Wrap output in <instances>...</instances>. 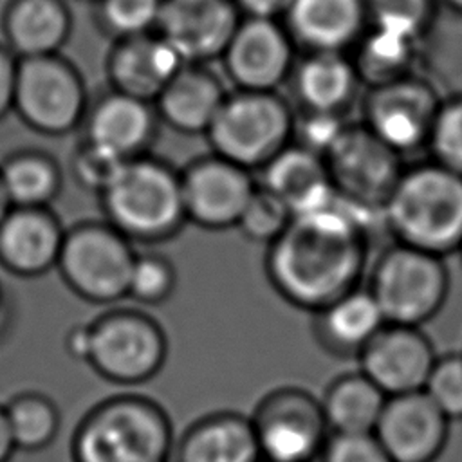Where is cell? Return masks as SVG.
Masks as SVG:
<instances>
[{"mask_svg":"<svg viewBox=\"0 0 462 462\" xmlns=\"http://www.w3.org/2000/svg\"><path fill=\"white\" fill-rule=\"evenodd\" d=\"M368 226L337 197L325 209L294 217L267 245L263 269L271 287L289 305L314 314L363 285Z\"/></svg>","mask_w":462,"mask_h":462,"instance_id":"cell-1","label":"cell"},{"mask_svg":"<svg viewBox=\"0 0 462 462\" xmlns=\"http://www.w3.org/2000/svg\"><path fill=\"white\" fill-rule=\"evenodd\" d=\"M173 424L161 402L121 393L94 404L78 422L72 462H171Z\"/></svg>","mask_w":462,"mask_h":462,"instance_id":"cell-2","label":"cell"},{"mask_svg":"<svg viewBox=\"0 0 462 462\" xmlns=\"http://www.w3.org/2000/svg\"><path fill=\"white\" fill-rule=\"evenodd\" d=\"M393 242L446 258L462 247V175L433 162L404 168L383 208Z\"/></svg>","mask_w":462,"mask_h":462,"instance_id":"cell-3","label":"cell"},{"mask_svg":"<svg viewBox=\"0 0 462 462\" xmlns=\"http://www.w3.org/2000/svg\"><path fill=\"white\" fill-rule=\"evenodd\" d=\"M67 350L101 379L137 386L152 381L168 359L162 325L143 309H110L67 334Z\"/></svg>","mask_w":462,"mask_h":462,"instance_id":"cell-4","label":"cell"},{"mask_svg":"<svg viewBox=\"0 0 462 462\" xmlns=\"http://www.w3.org/2000/svg\"><path fill=\"white\" fill-rule=\"evenodd\" d=\"M105 220L134 244H161L188 224L180 171L152 155L126 161L99 195Z\"/></svg>","mask_w":462,"mask_h":462,"instance_id":"cell-5","label":"cell"},{"mask_svg":"<svg viewBox=\"0 0 462 462\" xmlns=\"http://www.w3.org/2000/svg\"><path fill=\"white\" fill-rule=\"evenodd\" d=\"M365 285L386 323L422 327L442 310L449 273L442 256L393 242L370 265Z\"/></svg>","mask_w":462,"mask_h":462,"instance_id":"cell-6","label":"cell"},{"mask_svg":"<svg viewBox=\"0 0 462 462\" xmlns=\"http://www.w3.org/2000/svg\"><path fill=\"white\" fill-rule=\"evenodd\" d=\"M296 117L276 92L227 94L206 137L213 153L245 168L262 170L294 139Z\"/></svg>","mask_w":462,"mask_h":462,"instance_id":"cell-7","label":"cell"},{"mask_svg":"<svg viewBox=\"0 0 462 462\" xmlns=\"http://www.w3.org/2000/svg\"><path fill=\"white\" fill-rule=\"evenodd\" d=\"M137 253L135 244L106 220H87L65 231L56 269L76 296L112 305L128 298Z\"/></svg>","mask_w":462,"mask_h":462,"instance_id":"cell-8","label":"cell"},{"mask_svg":"<svg viewBox=\"0 0 462 462\" xmlns=\"http://www.w3.org/2000/svg\"><path fill=\"white\" fill-rule=\"evenodd\" d=\"M323 159L336 197L366 220L383 222V208L404 171L401 153L359 123L346 125Z\"/></svg>","mask_w":462,"mask_h":462,"instance_id":"cell-9","label":"cell"},{"mask_svg":"<svg viewBox=\"0 0 462 462\" xmlns=\"http://www.w3.org/2000/svg\"><path fill=\"white\" fill-rule=\"evenodd\" d=\"M90 99L79 69L63 54L18 61L13 112L31 130L61 137L83 125Z\"/></svg>","mask_w":462,"mask_h":462,"instance_id":"cell-10","label":"cell"},{"mask_svg":"<svg viewBox=\"0 0 462 462\" xmlns=\"http://www.w3.org/2000/svg\"><path fill=\"white\" fill-rule=\"evenodd\" d=\"M263 462H316L330 437L321 401L310 390H269L249 415Z\"/></svg>","mask_w":462,"mask_h":462,"instance_id":"cell-11","label":"cell"},{"mask_svg":"<svg viewBox=\"0 0 462 462\" xmlns=\"http://www.w3.org/2000/svg\"><path fill=\"white\" fill-rule=\"evenodd\" d=\"M442 99L433 83L411 74L368 88L363 101V125L402 155L428 146Z\"/></svg>","mask_w":462,"mask_h":462,"instance_id":"cell-12","label":"cell"},{"mask_svg":"<svg viewBox=\"0 0 462 462\" xmlns=\"http://www.w3.org/2000/svg\"><path fill=\"white\" fill-rule=\"evenodd\" d=\"M180 184L186 220L208 231L236 227L258 186L249 170L217 153L193 159Z\"/></svg>","mask_w":462,"mask_h":462,"instance_id":"cell-13","label":"cell"},{"mask_svg":"<svg viewBox=\"0 0 462 462\" xmlns=\"http://www.w3.org/2000/svg\"><path fill=\"white\" fill-rule=\"evenodd\" d=\"M294 47L280 20L244 16L220 60L236 90L276 92L294 70Z\"/></svg>","mask_w":462,"mask_h":462,"instance_id":"cell-14","label":"cell"},{"mask_svg":"<svg viewBox=\"0 0 462 462\" xmlns=\"http://www.w3.org/2000/svg\"><path fill=\"white\" fill-rule=\"evenodd\" d=\"M242 14L235 0H162L157 32L184 63L222 56Z\"/></svg>","mask_w":462,"mask_h":462,"instance_id":"cell-15","label":"cell"},{"mask_svg":"<svg viewBox=\"0 0 462 462\" xmlns=\"http://www.w3.org/2000/svg\"><path fill=\"white\" fill-rule=\"evenodd\" d=\"M451 420L419 390L388 397L374 435L392 462H437Z\"/></svg>","mask_w":462,"mask_h":462,"instance_id":"cell-16","label":"cell"},{"mask_svg":"<svg viewBox=\"0 0 462 462\" xmlns=\"http://www.w3.org/2000/svg\"><path fill=\"white\" fill-rule=\"evenodd\" d=\"M422 327L386 323L359 354V370L388 397L424 388L437 359Z\"/></svg>","mask_w":462,"mask_h":462,"instance_id":"cell-17","label":"cell"},{"mask_svg":"<svg viewBox=\"0 0 462 462\" xmlns=\"http://www.w3.org/2000/svg\"><path fill=\"white\" fill-rule=\"evenodd\" d=\"M65 231L51 208H11L0 222V265L22 278L52 271Z\"/></svg>","mask_w":462,"mask_h":462,"instance_id":"cell-18","label":"cell"},{"mask_svg":"<svg viewBox=\"0 0 462 462\" xmlns=\"http://www.w3.org/2000/svg\"><path fill=\"white\" fill-rule=\"evenodd\" d=\"M182 65L164 38L152 31L114 40L105 70L112 90L153 103Z\"/></svg>","mask_w":462,"mask_h":462,"instance_id":"cell-19","label":"cell"},{"mask_svg":"<svg viewBox=\"0 0 462 462\" xmlns=\"http://www.w3.org/2000/svg\"><path fill=\"white\" fill-rule=\"evenodd\" d=\"M157 121L153 103L110 88L90 101L83 121V139L132 161L148 155V146L157 135Z\"/></svg>","mask_w":462,"mask_h":462,"instance_id":"cell-20","label":"cell"},{"mask_svg":"<svg viewBox=\"0 0 462 462\" xmlns=\"http://www.w3.org/2000/svg\"><path fill=\"white\" fill-rule=\"evenodd\" d=\"M283 20L294 43L309 52H346L368 29L365 0H294Z\"/></svg>","mask_w":462,"mask_h":462,"instance_id":"cell-21","label":"cell"},{"mask_svg":"<svg viewBox=\"0 0 462 462\" xmlns=\"http://www.w3.org/2000/svg\"><path fill=\"white\" fill-rule=\"evenodd\" d=\"M227 92L204 63H184L153 101L159 119L180 134H206Z\"/></svg>","mask_w":462,"mask_h":462,"instance_id":"cell-22","label":"cell"},{"mask_svg":"<svg viewBox=\"0 0 462 462\" xmlns=\"http://www.w3.org/2000/svg\"><path fill=\"white\" fill-rule=\"evenodd\" d=\"M262 173L260 184L274 193L294 217L325 209L336 200L323 155L296 143L265 164Z\"/></svg>","mask_w":462,"mask_h":462,"instance_id":"cell-23","label":"cell"},{"mask_svg":"<svg viewBox=\"0 0 462 462\" xmlns=\"http://www.w3.org/2000/svg\"><path fill=\"white\" fill-rule=\"evenodd\" d=\"M171 462H263L249 415L220 410L193 420L175 440Z\"/></svg>","mask_w":462,"mask_h":462,"instance_id":"cell-24","label":"cell"},{"mask_svg":"<svg viewBox=\"0 0 462 462\" xmlns=\"http://www.w3.org/2000/svg\"><path fill=\"white\" fill-rule=\"evenodd\" d=\"M72 34L65 0H9L2 13V42L18 58L61 54Z\"/></svg>","mask_w":462,"mask_h":462,"instance_id":"cell-25","label":"cell"},{"mask_svg":"<svg viewBox=\"0 0 462 462\" xmlns=\"http://www.w3.org/2000/svg\"><path fill=\"white\" fill-rule=\"evenodd\" d=\"M386 319L366 285H359L314 312V336L336 357H359Z\"/></svg>","mask_w":462,"mask_h":462,"instance_id":"cell-26","label":"cell"},{"mask_svg":"<svg viewBox=\"0 0 462 462\" xmlns=\"http://www.w3.org/2000/svg\"><path fill=\"white\" fill-rule=\"evenodd\" d=\"M294 92L305 112L341 114L361 83L346 52L314 51L296 61Z\"/></svg>","mask_w":462,"mask_h":462,"instance_id":"cell-27","label":"cell"},{"mask_svg":"<svg viewBox=\"0 0 462 462\" xmlns=\"http://www.w3.org/2000/svg\"><path fill=\"white\" fill-rule=\"evenodd\" d=\"M388 395L361 370L334 377L319 395L330 433H374Z\"/></svg>","mask_w":462,"mask_h":462,"instance_id":"cell-28","label":"cell"},{"mask_svg":"<svg viewBox=\"0 0 462 462\" xmlns=\"http://www.w3.org/2000/svg\"><path fill=\"white\" fill-rule=\"evenodd\" d=\"M0 180L11 208H51L61 191L63 173L51 153L23 148L2 159Z\"/></svg>","mask_w":462,"mask_h":462,"instance_id":"cell-29","label":"cell"},{"mask_svg":"<svg viewBox=\"0 0 462 462\" xmlns=\"http://www.w3.org/2000/svg\"><path fill=\"white\" fill-rule=\"evenodd\" d=\"M419 43L368 27L356 43V56L352 58L359 81L372 88L415 74Z\"/></svg>","mask_w":462,"mask_h":462,"instance_id":"cell-30","label":"cell"},{"mask_svg":"<svg viewBox=\"0 0 462 462\" xmlns=\"http://www.w3.org/2000/svg\"><path fill=\"white\" fill-rule=\"evenodd\" d=\"M16 451H42L60 431V410L43 393L22 392L4 404Z\"/></svg>","mask_w":462,"mask_h":462,"instance_id":"cell-31","label":"cell"},{"mask_svg":"<svg viewBox=\"0 0 462 462\" xmlns=\"http://www.w3.org/2000/svg\"><path fill=\"white\" fill-rule=\"evenodd\" d=\"M368 27L422 42L433 25L437 0H365Z\"/></svg>","mask_w":462,"mask_h":462,"instance_id":"cell-32","label":"cell"},{"mask_svg":"<svg viewBox=\"0 0 462 462\" xmlns=\"http://www.w3.org/2000/svg\"><path fill=\"white\" fill-rule=\"evenodd\" d=\"M162 0H96L97 27L112 40L137 36L157 29Z\"/></svg>","mask_w":462,"mask_h":462,"instance_id":"cell-33","label":"cell"},{"mask_svg":"<svg viewBox=\"0 0 462 462\" xmlns=\"http://www.w3.org/2000/svg\"><path fill=\"white\" fill-rule=\"evenodd\" d=\"M177 283L179 274L168 256L155 251H139L128 283V298L139 305L155 307L173 296Z\"/></svg>","mask_w":462,"mask_h":462,"instance_id":"cell-34","label":"cell"},{"mask_svg":"<svg viewBox=\"0 0 462 462\" xmlns=\"http://www.w3.org/2000/svg\"><path fill=\"white\" fill-rule=\"evenodd\" d=\"M292 218V211L274 193L258 184L236 229L244 238L254 244L271 245L289 227Z\"/></svg>","mask_w":462,"mask_h":462,"instance_id":"cell-35","label":"cell"},{"mask_svg":"<svg viewBox=\"0 0 462 462\" xmlns=\"http://www.w3.org/2000/svg\"><path fill=\"white\" fill-rule=\"evenodd\" d=\"M428 150L433 162L462 175V94L442 99Z\"/></svg>","mask_w":462,"mask_h":462,"instance_id":"cell-36","label":"cell"},{"mask_svg":"<svg viewBox=\"0 0 462 462\" xmlns=\"http://www.w3.org/2000/svg\"><path fill=\"white\" fill-rule=\"evenodd\" d=\"M422 392L451 420H462V352L439 354Z\"/></svg>","mask_w":462,"mask_h":462,"instance_id":"cell-37","label":"cell"},{"mask_svg":"<svg viewBox=\"0 0 462 462\" xmlns=\"http://www.w3.org/2000/svg\"><path fill=\"white\" fill-rule=\"evenodd\" d=\"M125 162L116 153L83 139L72 153L70 171L83 189L94 191L99 197L117 177Z\"/></svg>","mask_w":462,"mask_h":462,"instance_id":"cell-38","label":"cell"},{"mask_svg":"<svg viewBox=\"0 0 462 462\" xmlns=\"http://www.w3.org/2000/svg\"><path fill=\"white\" fill-rule=\"evenodd\" d=\"M316 462H392L374 433H330Z\"/></svg>","mask_w":462,"mask_h":462,"instance_id":"cell-39","label":"cell"},{"mask_svg":"<svg viewBox=\"0 0 462 462\" xmlns=\"http://www.w3.org/2000/svg\"><path fill=\"white\" fill-rule=\"evenodd\" d=\"M345 126L346 123L341 121V114L305 112L301 121L296 119L294 125V137L298 139L296 144L323 155Z\"/></svg>","mask_w":462,"mask_h":462,"instance_id":"cell-40","label":"cell"},{"mask_svg":"<svg viewBox=\"0 0 462 462\" xmlns=\"http://www.w3.org/2000/svg\"><path fill=\"white\" fill-rule=\"evenodd\" d=\"M18 61L20 60L9 51V47L0 42V121L13 112Z\"/></svg>","mask_w":462,"mask_h":462,"instance_id":"cell-41","label":"cell"},{"mask_svg":"<svg viewBox=\"0 0 462 462\" xmlns=\"http://www.w3.org/2000/svg\"><path fill=\"white\" fill-rule=\"evenodd\" d=\"M294 0H235L242 16L280 20L285 18Z\"/></svg>","mask_w":462,"mask_h":462,"instance_id":"cell-42","label":"cell"},{"mask_svg":"<svg viewBox=\"0 0 462 462\" xmlns=\"http://www.w3.org/2000/svg\"><path fill=\"white\" fill-rule=\"evenodd\" d=\"M14 451H16V446L11 435L7 415H5L4 404H0V462H9Z\"/></svg>","mask_w":462,"mask_h":462,"instance_id":"cell-43","label":"cell"},{"mask_svg":"<svg viewBox=\"0 0 462 462\" xmlns=\"http://www.w3.org/2000/svg\"><path fill=\"white\" fill-rule=\"evenodd\" d=\"M11 209V204H9V200H7V195H5V191H4V186H2V180H0V222H2V218L5 217V213Z\"/></svg>","mask_w":462,"mask_h":462,"instance_id":"cell-44","label":"cell"},{"mask_svg":"<svg viewBox=\"0 0 462 462\" xmlns=\"http://www.w3.org/2000/svg\"><path fill=\"white\" fill-rule=\"evenodd\" d=\"M437 4L455 11V13H460L462 14V0H437Z\"/></svg>","mask_w":462,"mask_h":462,"instance_id":"cell-45","label":"cell"},{"mask_svg":"<svg viewBox=\"0 0 462 462\" xmlns=\"http://www.w3.org/2000/svg\"><path fill=\"white\" fill-rule=\"evenodd\" d=\"M2 303H4V294H2V289H0V307H2Z\"/></svg>","mask_w":462,"mask_h":462,"instance_id":"cell-46","label":"cell"},{"mask_svg":"<svg viewBox=\"0 0 462 462\" xmlns=\"http://www.w3.org/2000/svg\"><path fill=\"white\" fill-rule=\"evenodd\" d=\"M458 253H460V256H462V247H460V251H458Z\"/></svg>","mask_w":462,"mask_h":462,"instance_id":"cell-47","label":"cell"},{"mask_svg":"<svg viewBox=\"0 0 462 462\" xmlns=\"http://www.w3.org/2000/svg\"><path fill=\"white\" fill-rule=\"evenodd\" d=\"M88 2H92V4H94V2H96V0H88Z\"/></svg>","mask_w":462,"mask_h":462,"instance_id":"cell-48","label":"cell"}]
</instances>
